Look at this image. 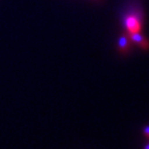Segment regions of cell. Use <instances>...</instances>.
<instances>
[{
    "label": "cell",
    "mask_w": 149,
    "mask_h": 149,
    "mask_svg": "<svg viewBox=\"0 0 149 149\" xmlns=\"http://www.w3.org/2000/svg\"><path fill=\"white\" fill-rule=\"evenodd\" d=\"M124 25L130 34L139 32L141 27V21H139V19L136 15H130L128 17H125Z\"/></svg>",
    "instance_id": "1"
},
{
    "label": "cell",
    "mask_w": 149,
    "mask_h": 149,
    "mask_svg": "<svg viewBox=\"0 0 149 149\" xmlns=\"http://www.w3.org/2000/svg\"><path fill=\"white\" fill-rule=\"evenodd\" d=\"M130 38H131V40H133V42L137 43L138 45H139L141 47V48L146 49L148 47V42L144 39V37H142L141 35H139V32L130 34Z\"/></svg>",
    "instance_id": "2"
},
{
    "label": "cell",
    "mask_w": 149,
    "mask_h": 149,
    "mask_svg": "<svg viewBox=\"0 0 149 149\" xmlns=\"http://www.w3.org/2000/svg\"><path fill=\"white\" fill-rule=\"evenodd\" d=\"M118 47L121 51H126L129 47V39L126 36H121L118 40Z\"/></svg>",
    "instance_id": "3"
},
{
    "label": "cell",
    "mask_w": 149,
    "mask_h": 149,
    "mask_svg": "<svg viewBox=\"0 0 149 149\" xmlns=\"http://www.w3.org/2000/svg\"><path fill=\"white\" fill-rule=\"evenodd\" d=\"M142 134L146 139H149V125L148 126H145V127L142 129Z\"/></svg>",
    "instance_id": "4"
},
{
    "label": "cell",
    "mask_w": 149,
    "mask_h": 149,
    "mask_svg": "<svg viewBox=\"0 0 149 149\" xmlns=\"http://www.w3.org/2000/svg\"><path fill=\"white\" fill-rule=\"evenodd\" d=\"M143 149H149V142L147 144H145V146L143 147Z\"/></svg>",
    "instance_id": "5"
}]
</instances>
